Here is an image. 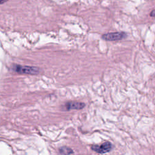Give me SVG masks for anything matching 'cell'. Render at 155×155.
Segmentation results:
<instances>
[{"label":"cell","instance_id":"6da1fadb","mask_svg":"<svg viewBox=\"0 0 155 155\" xmlns=\"http://www.w3.org/2000/svg\"><path fill=\"white\" fill-rule=\"evenodd\" d=\"M13 71L20 73V74H38L41 71V70L38 67L25 66L21 65H13L12 67Z\"/></svg>","mask_w":155,"mask_h":155},{"label":"cell","instance_id":"7a4b0ae2","mask_svg":"<svg viewBox=\"0 0 155 155\" xmlns=\"http://www.w3.org/2000/svg\"><path fill=\"white\" fill-rule=\"evenodd\" d=\"M112 144L110 142H105L100 145H93L91 147V149L100 154H104L109 152L112 149Z\"/></svg>","mask_w":155,"mask_h":155},{"label":"cell","instance_id":"3957f363","mask_svg":"<svg viewBox=\"0 0 155 155\" xmlns=\"http://www.w3.org/2000/svg\"><path fill=\"white\" fill-rule=\"evenodd\" d=\"M127 36V35L124 32H113L104 34L102 36V38L104 40L108 41H119L124 39Z\"/></svg>","mask_w":155,"mask_h":155},{"label":"cell","instance_id":"277c9868","mask_svg":"<svg viewBox=\"0 0 155 155\" xmlns=\"http://www.w3.org/2000/svg\"><path fill=\"white\" fill-rule=\"evenodd\" d=\"M85 104L83 102H68L65 104V108L67 110H81L84 108Z\"/></svg>","mask_w":155,"mask_h":155},{"label":"cell","instance_id":"5b68a950","mask_svg":"<svg viewBox=\"0 0 155 155\" xmlns=\"http://www.w3.org/2000/svg\"><path fill=\"white\" fill-rule=\"evenodd\" d=\"M59 153L62 154H71L74 152L71 148L67 147H62L59 149Z\"/></svg>","mask_w":155,"mask_h":155},{"label":"cell","instance_id":"8992f818","mask_svg":"<svg viewBox=\"0 0 155 155\" xmlns=\"http://www.w3.org/2000/svg\"><path fill=\"white\" fill-rule=\"evenodd\" d=\"M150 16H153V17H155V10H153L151 13H150Z\"/></svg>","mask_w":155,"mask_h":155},{"label":"cell","instance_id":"52a82bcc","mask_svg":"<svg viewBox=\"0 0 155 155\" xmlns=\"http://www.w3.org/2000/svg\"><path fill=\"white\" fill-rule=\"evenodd\" d=\"M7 1H8V0H0V4H2L5 3V2H7Z\"/></svg>","mask_w":155,"mask_h":155}]
</instances>
